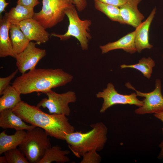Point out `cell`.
I'll list each match as a JSON object with an SVG mask.
<instances>
[{
    "label": "cell",
    "mask_w": 163,
    "mask_h": 163,
    "mask_svg": "<svg viewBox=\"0 0 163 163\" xmlns=\"http://www.w3.org/2000/svg\"><path fill=\"white\" fill-rule=\"evenodd\" d=\"M12 110L26 123L43 129L49 136L57 139L65 140L66 134L75 132L66 115L46 113L36 106L22 101Z\"/></svg>",
    "instance_id": "6da1fadb"
},
{
    "label": "cell",
    "mask_w": 163,
    "mask_h": 163,
    "mask_svg": "<svg viewBox=\"0 0 163 163\" xmlns=\"http://www.w3.org/2000/svg\"><path fill=\"white\" fill-rule=\"evenodd\" d=\"M73 76L60 69H36L17 77L12 85L21 94L34 92L44 93L62 86L72 81Z\"/></svg>",
    "instance_id": "7a4b0ae2"
},
{
    "label": "cell",
    "mask_w": 163,
    "mask_h": 163,
    "mask_svg": "<svg viewBox=\"0 0 163 163\" xmlns=\"http://www.w3.org/2000/svg\"><path fill=\"white\" fill-rule=\"evenodd\" d=\"M90 126L91 129L87 132H74L65 136V140L77 157L93 150L101 151L107 141V129L103 123L99 122Z\"/></svg>",
    "instance_id": "3957f363"
},
{
    "label": "cell",
    "mask_w": 163,
    "mask_h": 163,
    "mask_svg": "<svg viewBox=\"0 0 163 163\" xmlns=\"http://www.w3.org/2000/svg\"><path fill=\"white\" fill-rule=\"evenodd\" d=\"M48 136L44 129L39 127L27 131L19 148L29 163H39L51 147Z\"/></svg>",
    "instance_id": "277c9868"
},
{
    "label": "cell",
    "mask_w": 163,
    "mask_h": 163,
    "mask_svg": "<svg viewBox=\"0 0 163 163\" xmlns=\"http://www.w3.org/2000/svg\"><path fill=\"white\" fill-rule=\"evenodd\" d=\"M75 5L67 8L65 14L69 19L68 30L64 34L55 33L51 34V36L58 37L61 40H66L71 37H75L79 42L82 49L86 50L88 48L89 41L91 39L89 27L91 24V20H81L79 17Z\"/></svg>",
    "instance_id": "5b68a950"
},
{
    "label": "cell",
    "mask_w": 163,
    "mask_h": 163,
    "mask_svg": "<svg viewBox=\"0 0 163 163\" xmlns=\"http://www.w3.org/2000/svg\"><path fill=\"white\" fill-rule=\"evenodd\" d=\"M74 5L72 0H42V9L35 13L33 18L45 29L50 28L62 21L66 10Z\"/></svg>",
    "instance_id": "8992f818"
},
{
    "label": "cell",
    "mask_w": 163,
    "mask_h": 163,
    "mask_svg": "<svg viewBox=\"0 0 163 163\" xmlns=\"http://www.w3.org/2000/svg\"><path fill=\"white\" fill-rule=\"evenodd\" d=\"M47 98L42 99L36 106L47 108L50 114H62L69 116L70 109L69 104L75 102L77 97L75 92L69 91L59 94L50 90L44 93Z\"/></svg>",
    "instance_id": "52a82bcc"
},
{
    "label": "cell",
    "mask_w": 163,
    "mask_h": 163,
    "mask_svg": "<svg viewBox=\"0 0 163 163\" xmlns=\"http://www.w3.org/2000/svg\"><path fill=\"white\" fill-rule=\"evenodd\" d=\"M97 98H101L103 102L100 112L104 113L109 108L116 104L134 105L139 107L142 106L143 102L137 98L136 93H132L129 95L119 93L116 90L113 85L108 83L107 87L102 91L96 94Z\"/></svg>",
    "instance_id": "ba28073f"
},
{
    "label": "cell",
    "mask_w": 163,
    "mask_h": 163,
    "mask_svg": "<svg viewBox=\"0 0 163 163\" xmlns=\"http://www.w3.org/2000/svg\"><path fill=\"white\" fill-rule=\"evenodd\" d=\"M129 89L136 92L137 96L144 97L143 104L135 110V113L142 115L155 113L163 110V96L161 92V82L159 79H156L155 88L153 91L148 93H143L136 90L129 82L125 84Z\"/></svg>",
    "instance_id": "9c48e42d"
},
{
    "label": "cell",
    "mask_w": 163,
    "mask_h": 163,
    "mask_svg": "<svg viewBox=\"0 0 163 163\" xmlns=\"http://www.w3.org/2000/svg\"><path fill=\"white\" fill-rule=\"evenodd\" d=\"M36 44V43L30 41L27 47L16 55V65L22 74L36 68L39 62L46 55V50L37 47Z\"/></svg>",
    "instance_id": "30bf717a"
},
{
    "label": "cell",
    "mask_w": 163,
    "mask_h": 163,
    "mask_svg": "<svg viewBox=\"0 0 163 163\" xmlns=\"http://www.w3.org/2000/svg\"><path fill=\"white\" fill-rule=\"evenodd\" d=\"M27 38L38 45L48 41L50 34L38 21L33 18L23 21L18 24Z\"/></svg>",
    "instance_id": "8fae6325"
},
{
    "label": "cell",
    "mask_w": 163,
    "mask_h": 163,
    "mask_svg": "<svg viewBox=\"0 0 163 163\" xmlns=\"http://www.w3.org/2000/svg\"><path fill=\"white\" fill-rule=\"evenodd\" d=\"M141 1L127 0L119 7L124 24L130 25L136 28L142 22L144 17L138 8V5Z\"/></svg>",
    "instance_id": "7c38bea8"
},
{
    "label": "cell",
    "mask_w": 163,
    "mask_h": 163,
    "mask_svg": "<svg viewBox=\"0 0 163 163\" xmlns=\"http://www.w3.org/2000/svg\"><path fill=\"white\" fill-rule=\"evenodd\" d=\"M156 10L155 8H153L146 20L136 28L135 44L136 51L139 53L144 49H150L153 47L149 42V31Z\"/></svg>",
    "instance_id": "4fadbf2b"
},
{
    "label": "cell",
    "mask_w": 163,
    "mask_h": 163,
    "mask_svg": "<svg viewBox=\"0 0 163 163\" xmlns=\"http://www.w3.org/2000/svg\"><path fill=\"white\" fill-rule=\"evenodd\" d=\"M0 126L3 129H13L16 131L31 130L37 126L27 124L20 117L15 113L12 109L0 111Z\"/></svg>",
    "instance_id": "5bb4252c"
},
{
    "label": "cell",
    "mask_w": 163,
    "mask_h": 163,
    "mask_svg": "<svg viewBox=\"0 0 163 163\" xmlns=\"http://www.w3.org/2000/svg\"><path fill=\"white\" fill-rule=\"evenodd\" d=\"M135 30L115 41L100 46V48L102 54L106 53L110 51L119 49H123L126 52L131 54L135 53L136 52L135 41Z\"/></svg>",
    "instance_id": "9a60e30c"
},
{
    "label": "cell",
    "mask_w": 163,
    "mask_h": 163,
    "mask_svg": "<svg viewBox=\"0 0 163 163\" xmlns=\"http://www.w3.org/2000/svg\"><path fill=\"white\" fill-rule=\"evenodd\" d=\"M11 24L4 16L0 20V57L10 56L14 58L17 55L14 52L9 36Z\"/></svg>",
    "instance_id": "2e32d148"
},
{
    "label": "cell",
    "mask_w": 163,
    "mask_h": 163,
    "mask_svg": "<svg viewBox=\"0 0 163 163\" xmlns=\"http://www.w3.org/2000/svg\"><path fill=\"white\" fill-rule=\"evenodd\" d=\"M27 132L24 130L16 131L13 135H8L4 131L0 133V155L17 148L24 140Z\"/></svg>",
    "instance_id": "e0dca14e"
},
{
    "label": "cell",
    "mask_w": 163,
    "mask_h": 163,
    "mask_svg": "<svg viewBox=\"0 0 163 163\" xmlns=\"http://www.w3.org/2000/svg\"><path fill=\"white\" fill-rule=\"evenodd\" d=\"M34 8L17 4L4 16L11 24L18 25L23 21L33 18Z\"/></svg>",
    "instance_id": "ac0fdd59"
},
{
    "label": "cell",
    "mask_w": 163,
    "mask_h": 163,
    "mask_svg": "<svg viewBox=\"0 0 163 163\" xmlns=\"http://www.w3.org/2000/svg\"><path fill=\"white\" fill-rule=\"evenodd\" d=\"M21 94L12 85H9L3 91L0 98V111L13 109L22 101Z\"/></svg>",
    "instance_id": "d6986e66"
},
{
    "label": "cell",
    "mask_w": 163,
    "mask_h": 163,
    "mask_svg": "<svg viewBox=\"0 0 163 163\" xmlns=\"http://www.w3.org/2000/svg\"><path fill=\"white\" fill-rule=\"evenodd\" d=\"M9 33L13 49L17 54L22 51L30 41L25 36L18 25L11 24Z\"/></svg>",
    "instance_id": "ffe728a7"
},
{
    "label": "cell",
    "mask_w": 163,
    "mask_h": 163,
    "mask_svg": "<svg viewBox=\"0 0 163 163\" xmlns=\"http://www.w3.org/2000/svg\"><path fill=\"white\" fill-rule=\"evenodd\" d=\"M69 153V151L62 150L59 146H51L47 150L39 163H50L54 161L59 163L68 162L70 160L67 155Z\"/></svg>",
    "instance_id": "44dd1931"
},
{
    "label": "cell",
    "mask_w": 163,
    "mask_h": 163,
    "mask_svg": "<svg viewBox=\"0 0 163 163\" xmlns=\"http://www.w3.org/2000/svg\"><path fill=\"white\" fill-rule=\"evenodd\" d=\"M94 7L96 9L103 13L112 21L124 24L119 7L98 0H94Z\"/></svg>",
    "instance_id": "7402d4cb"
},
{
    "label": "cell",
    "mask_w": 163,
    "mask_h": 163,
    "mask_svg": "<svg viewBox=\"0 0 163 163\" xmlns=\"http://www.w3.org/2000/svg\"><path fill=\"white\" fill-rule=\"evenodd\" d=\"M155 65L154 61L149 57L142 58L136 64L129 65L123 64L120 65V67L121 69L131 68L136 69L141 72L144 77L149 79Z\"/></svg>",
    "instance_id": "603a6c76"
},
{
    "label": "cell",
    "mask_w": 163,
    "mask_h": 163,
    "mask_svg": "<svg viewBox=\"0 0 163 163\" xmlns=\"http://www.w3.org/2000/svg\"><path fill=\"white\" fill-rule=\"evenodd\" d=\"M6 163H29L24 154L17 148L5 152L4 153Z\"/></svg>",
    "instance_id": "cb8c5ba5"
},
{
    "label": "cell",
    "mask_w": 163,
    "mask_h": 163,
    "mask_svg": "<svg viewBox=\"0 0 163 163\" xmlns=\"http://www.w3.org/2000/svg\"><path fill=\"white\" fill-rule=\"evenodd\" d=\"M96 150L88 151L84 154L80 163H99L101 160V157L96 152Z\"/></svg>",
    "instance_id": "d4e9b609"
},
{
    "label": "cell",
    "mask_w": 163,
    "mask_h": 163,
    "mask_svg": "<svg viewBox=\"0 0 163 163\" xmlns=\"http://www.w3.org/2000/svg\"><path fill=\"white\" fill-rule=\"evenodd\" d=\"M17 69L9 76L4 78H0V95L4 89L9 85L11 81L15 77L18 73Z\"/></svg>",
    "instance_id": "484cf974"
},
{
    "label": "cell",
    "mask_w": 163,
    "mask_h": 163,
    "mask_svg": "<svg viewBox=\"0 0 163 163\" xmlns=\"http://www.w3.org/2000/svg\"><path fill=\"white\" fill-rule=\"evenodd\" d=\"M40 3L39 0H18L17 3L25 6L34 8Z\"/></svg>",
    "instance_id": "4316f807"
},
{
    "label": "cell",
    "mask_w": 163,
    "mask_h": 163,
    "mask_svg": "<svg viewBox=\"0 0 163 163\" xmlns=\"http://www.w3.org/2000/svg\"><path fill=\"white\" fill-rule=\"evenodd\" d=\"M77 10L82 11L86 8L87 5L86 0H72Z\"/></svg>",
    "instance_id": "83f0119b"
},
{
    "label": "cell",
    "mask_w": 163,
    "mask_h": 163,
    "mask_svg": "<svg viewBox=\"0 0 163 163\" xmlns=\"http://www.w3.org/2000/svg\"><path fill=\"white\" fill-rule=\"evenodd\" d=\"M104 3L119 8L124 4L127 0H98Z\"/></svg>",
    "instance_id": "f1b7e54d"
},
{
    "label": "cell",
    "mask_w": 163,
    "mask_h": 163,
    "mask_svg": "<svg viewBox=\"0 0 163 163\" xmlns=\"http://www.w3.org/2000/svg\"><path fill=\"white\" fill-rule=\"evenodd\" d=\"M9 3L7 2L6 0H0V14H1L2 12L5 11V9Z\"/></svg>",
    "instance_id": "f546056e"
},
{
    "label": "cell",
    "mask_w": 163,
    "mask_h": 163,
    "mask_svg": "<svg viewBox=\"0 0 163 163\" xmlns=\"http://www.w3.org/2000/svg\"><path fill=\"white\" fill-rule=\"evenodd\" d=\"M154 115L155 117L160 120L163 123V110L154 113ZM162 130L163 133V128L162 129Z\"/></svg>",
    "instance_id": "4dcf8cb0"
},
{
    "label": "cell",
    "mask_w": 163,
    "mask_h": 163,
    "mask_svg": "<svg viewBox=\"0 0 163 163\" xmlns=\"http://www.w3.org/2000/svg\"><path fill=\"white\" fill-rule=\"evenodd\" d=\"M159 147L161 149V150L158 158L159 159L163 158V140L159 144Z\"/></svg>",
    "instance_id": "1f68e13d"
},
{
    "label": "cell",
    "mask_w": 163,
    "mask_h": 163,
    "mask_svg": "<svg viewBox=\"0 0 163 163\" xmlns=\"http://www.w3.org/2000/svg\"><path fill=\"white\" fill-rule=\"evenodd\" d=\"M0 163H6V160L4 156L0 157Z\"/></svg>",
    "instance_id": "d6a6232c"
},
{
    "label": "cell",
    "mask_w": 163,
    "mask_h": 163,
    "mask_svg": "<svg viewBox=\"0 0 163 163\" xmlns=\"http://www.w3.org/2000/svg\"><path fill=\"white\" fill-rule=\"evenodd\" d=\"M162 56H163V55H162Z\"/></svg>",
    "instance_id": "836d02e7"
}]
</instances>
